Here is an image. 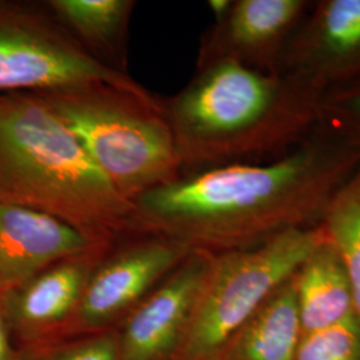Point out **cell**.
<instances>
[{"label": "cell", "mask_w": 360, "mask_h": 360, "mask_svg": "<svg viewBox=\"0 0 360 360\" xmlns=\"http://www.w3.org/2000/svg\"><path fill=\"white\" fill-rule=\"evenodd\" d=\"M360 165V151L316 129L266 163L184 174L132 200L129 235H155L221 254L315 227Z\"/></svg>", "instance_id": "cell-1"}, {"label": "cell", "mask_w": 360, "mask_h": 360, "mask_svg": "<svg viewBox=\"0 0 360 360\" xmlns=\"http://www.w3.org/2000/svg\"><path fill=\"white\" fill-rule=\"evenodd\" d=\"M323 95L294 77L236 63L196 68L165 99L181 175L287 154L318 129Z\"/></svg>", "instance_id": "cell-2"}, {"label": "cell", "mask_w": 360, "mask_h": 360, "mask_svg": "<svg viewBox=\"0 0 360 360\" xmlns=\"http://www.w3.org/2000/svg\"><path fill=\"white\" fill-rule=\"evenodd\" d=\"M0 203L60 219L96 240L131 232L132 203L37 92L0 95Z\"/></svg>", "instance_id": "cell-3"}, {"label": "cell", "mask_w": 360, "mask_h": 360, "mask_svg": "<svg viewBox=\"0 0 360 360\" xmlns=\"http://www.w3.org/2000/svg\"><path fill=\"white\" fill-rule=\"evenodd\" d=\"M123 198L181 176L165 99L104 83L37 92Z\"/></svg>", "instance_id": "cell-4"}, {"label": "cell", "mask_w": 360, "mask_h": 360, "mask_svg": "<svg viewBox=\"0 0 360 360\" xmlns=\"http://www.w3.org/2000/svg\"><path fill=\"white\" fill-rule=\"evenodd\" d=\"M323 238L318 224L214 255L178 360H221L233 339Z\"/></svg>", "instance_id": "cell-5"}, {"label": "cell", "mask_w": 360, "mask_h": 360, "mask_svg": "<svg viewBox=\"0 0 360 360\" xmlns=\"http://www.w3.org/2000/svg\"><path fill=\"white\" fill-rule=\"evenodd\" d=\"M104 83L150 92L101 63L53 16L46 1L0 0V95Z\"/></svg>", "instance_id": "cell-6"}, {"label": "cell", "mask_w": 360, "mask_h": 360, "mask_svg": "<svg viewBox=\"0 0 360 360\" xmlns=\"http://www.w3.org/2000/svg\"><path fill=\"white\" fill-rule=\"evenodd\" d=\"M134 236L126 245H112L102 257L75 315L53 342L110 330L193 252L167 238Z\"/></svg>", "instance_id": "cell-7"}, {"label": "cell", "mask_w": 360, "mask_h": 360, "mask_svg": "<svg viewBox=\"0 0 360 360\" xmlns=\"http://www.w3.org/2000/svg\"><path fill=\"white\" fill-rule=\"evenodd\" d=\"M214 254L193 251L120 322L119 360H178Z\"/></svg>", "instance_id": "cell-8"}, {"label": "cell", "mask_w": 360, "mask_h": 360, "mask_svg": "<svg viewBox=\"0 0 360 360\" xmlns=\"http://www.w3.org/2000/svg\"><path fill=\"white\" fill-rule=\"evenodd\" d=\"M276 72L322 92L360 79V0H312Z\"/></svg>", "instance_id": "cell-9"}, {"label": "cell", "mask_w": 360, "mask_h": 360, "mask_svg": "<svg viewBox=\"0 0 360 360\" xmlns=\"http://www.w3.org/2000/svg\"><path fill=\"white\" fill-rule=\"evenodd\" d=\"M311 4L312 0H232L229 13L200 39L196 68L229 62L276 72Z\"/></svg>", "instance_id": "cell-10"}, {"label": "cell", "mask_w": 360, "mask_h": 360, "mask_svg": "<svg viewBox=\"0 0 360 360\" xmlns=\"http://www.w3.org/2000/svg\"><path fill=\"white\" fill-rule=\"evenodd\" d=\"M115 242L92 247L4 291V311L16 349L53 342L75 315L91 275Z\"/></svg>", "instance_id": "cell-11"}, {"label": "cell", "mask_w": 360, "mask_h": 360, "mask_svg": "<svg viewBox=\"0 0 360 360\" xmlns=\"http://www.w3.org/2000/svg\"><path fill=\"white\" fill-rule=\"evenodd\" d=\"M107 243L51 215L0 203V290L25 283L65 257Z\"/></svg>", "instance_id": "cell-12"}, {"label": "cell", "mask_w": 360, "mask_h": 360, "mask_svg": "<svg viewBox=\"0 0 360 360\" xmlns=\"http://www.w3.org/2000/svg\"><path fill=\"white\" fill-rule=\"evenodd\" d=\"M294 284L302 335L356 319L343 262L324 232L322 240L296 271Z\"/></svg>", "instance_id": "cell-13"}, {"label": "cell", "mask_w": 360, "mask_h": 360, "mask_svg": "<svg viewBox=\"0 0 360 360\" xmlns=\"http://www.w3.org/2000/svg\"><path fill=\"white\" fill-rule=\"evenodd\" d=\"M53 16L101 63L127 72V32L134 0H47Z\"/></svg>", "instance_id": "cell-14"}, {"label": "cell", "mask_w": 360, "mask_h": 360, "mask_svg": "<svg viewBox=\"0 0 360 360\" xmlns=\"http://www.w3.org/2000/svg\"><path fill=\"white\" fill-rule=\"evenodd\" d=\"M294 276L245 324L221 360H296L302 328Z\"/></svg>", "instance_id": "cell-15"}, {"label": "cell", "mask_w": 360, "mask_h": 360, "mask_svg": "<svg viewBox=\"0 0 360 360\" xmlns=\"http://www.w3.org/2000/svg\"><path fill=\"white\" fill-rule=\"evenodd\" d=\"M319 226L343 262L360 327V165L335 193Z\"/></svg>", "instance_id": "cell-16"}, {"label": "cell", "mask_w": 360, "mask_h": 360, "mask_svg": "<svg viewBox=\"0 0 360 360\" xmlns=\"http://www.w3.org/2000/svg\"><path fill=\"white\" fill-rule=\"evenodd\" d=\"M318 129L360 151V79L324 92Z\"/></svg>", "instance_id": "cell-17"}, {"label": "cell", "mask_w": 360, "mask_h": 360, "mask_svg": "<svg viewBox=\"0 0 360 360\" xmlns=\"http://www.w3.org/2000/svg\"><path fill=\"white\" fill-rule=\"evenodd\" d=\"M19 360H119L117 328L18 349Z\"/></svg>", "instance_id": "cell-18"}, {"label": "cell", "mask_w": 360, "mask_h": 360, "mask_svg": "<svg viewBox=\"0 0 360 360\" xmlns=\"http://www.w3.org/2000/svg\"><path fill=\"white\" fill-rule=\"evenodd\" d=\"M296 360H360V327L356 319L302 335Z\"/></svg>", "instance_id": "cell-19"}, {"label": "cell", "mask_w": 360, "mask_h": 360, "mask_svg": "<svg viewBox=\"0 0 360 360\" xmlns=\"http://www.w3.org/2000/svg\"><path fill=\"white\" fill-rule=\"evenodd\" d=\"M0 360L18 359V349L13 345V336L4 311V291L0 290Z\"/></svg>", "instance_id": "cell-20"}, {"label": "cell", "mask_w": 360, "mask_h": 360, "mask_svg": "<svg viewBox=\"0 0 360 360\" xmlns=\"http://www.w3.org/2000/svg\"><path fill=\"white\" fill-rule=\"evenodd\" d=\"M231 4L232 0H210L208 1V7L212 11L215 22L221 19L226 13H229Z\"/></svg>", "instance_id": "cell-21"}]
</instances>
